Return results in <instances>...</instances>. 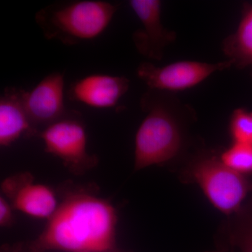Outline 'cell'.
<instances>
[{
    "label": "cell",
    "instance_id": "obj_1",
    "mask_svg": "<svg viewBox=\"0 0 252 252\" xmlns=\"http://www.w3.org/2000/svg\"><path fill=\"white\" fill-rule=\"evenodd\" d=\"M117 225V210L109 200L72 194L58 207L31 251L113 252Z\"/></svg>",
    "mask_w": 252,
    "mask_h": 252
},
{
    "label": "cell",
    "instance_id": "obj_2",
    "mask_svg": "<svg viewBox=\"0 0 252 252\" xmlns=\"http://www.w3.org/2000/svg\"><path fill=\"white\" fill-rule=\"evenodd\" d=\"M118 9L119 5L99 0L59 1L37 11L35 21L46 39L73 46L102 34Z\"/></svg>",
    "mask_w": 252,
    "mask_h": 252
},
{
    "label": "cell",
    "instance_id": "obj_3",
    "mask_svg": "<svg viewBox=\"0 0 252 252\" xmlns=\"http://www.w3.org/2000/svg\"><path fill=\"white\" fill-rule=\"evenodd\" d=\"M141 105L147 114L136 133L135 171L171 160L182 145L177 117L157 91L150 89L142 97Z\"/></svg>",
    "mask_w": 252,
    "mask_h": 252
},
{
    "label": "cell",
    "instance_id": "obj_4",
    "mask_svg": "<svg viewBox=\"0 0 252 252\" xmlns=\"http://www.w3.org/2000/svg\"><path fill=\"white\" fill-rule=\"evenodd\" d=\"M189 178L198 184L215 208L233 215L252 191V181L231 170L215 157L202 158L189 167Z\"/></svg>",
    "mask_w": 252,
    "mask_h": 252
},
{
    "label": "cell",
    "instance_id": "obj_5",
    "mask_svg": "<svg viewBox=\"0 0 252 252\" xmlns=\"http://www.w3.org/2000/svg\"><path fill=\"white\" fill-rule=\"evenodd\" d=\"M77 112L70 111L67 116L44 127L39 132L47 153L62 160L65 166L74 171H83L97 162L88 153L85 127L78 119Z\"/></svg>",
    "mask_w": 252,
    "mask_h": 252
},
{
    "label": "cell",
    "instance_id": "obj_6",
    "mask_svg": "<svg viewBox=\"0 0 252 252\" xmlns=\"http://www.w3.org/2000/svg\"><path fill=\"white\" fill-rule=\"evenodd\" d=\"M233 65L230 60L216 63L179 61L162 67L145 62L139 65L137 74L151 90L178 91L193 88Z\"/></svg>",
    "mask_w": 252,
    "mask_h": 252
},
{
    "label": "cell",
    "instance_id": "obj_7",
    "mask_svg": "<svg viewBox=\"0 0 252 252\" xmlns=\"http://www.w3.org/2000/svg\"><path fill=\"white\" fill-rule=\"evenodd\" d=\"M129 4L142 26L132 34L135 47L144 57L160 61L165 48L176 39L175 33L166 29L162 25L161 1L130 0Z\"/></svg>",
    "mask_w": 252,
    "mask_h": 252
},
{
    "label": "cell",
    "instance_id": "obj_8",
    "mask_svg": "<svg viewBox=\"0 0 252 252\" xmlns=\"http://www.w3.org/2000/svg\"><path fill=\"white\" fill-rule=\"evenodd\" d=\"M1 190L15 210L34 218L49 220L59 207L54 190L48 186L34 183L30 173L6 179Z\"/></svg>",
    "mask_w": 252,
    "mask_h": 252
},
{
    "label": "cell",
    "instance_id": "obj_9",
    "mask_svg": "<svg viewBox=\"0 0 252 252\" xmlns=\"http://www.w3.org/2000/svg\"><path fill=\"white\" fill-rule=\"evenodd\" d=\"M64 75L56 72L44 77L31 91H26V112L36 130L38 126L47 127L69 112L64 106Z\"/></svg>",
    "mask_w": 252,
    "mask_h": 252
},
{
    "label": "cell",
    "instance_id": "obj_10",
    "mask_svg": "<svg viewBox=\"0 0 252 252\" xmlns=\"http://www.w3.org/2000/svg\"><path fill=\"white\" fill-rule=\"evenodd\" d=\"M130 80L125 77L92 74L73 83L68 98L95 108H112L128 91Z\"/></svg>",
    "mask_w": 252,
    "mask_h": 252
},
{
    "label": "cell",
    "instance_id": "obj_11",
    "mask_svg": "<svg viewBox=\"0 0 252 252\" xmlns=\"http://www.w3.org/2000/svg\"><path fill=\"white\" fill-rule=\"evenodd\" d=\"M26 91L8 87L0 97V145L9 147L23 135L38 131L32 125L25 106Z\"/></svg>",
    "mask_w": 252,
    "mask_h": 252
},
{
    "label": "cell",
    "instance_id": "obj_12",
    "mask_svg": "<svg viewBox=\"0 0 252 252\" xmlns=\"http://www.w3.org/2000/svg\"><path fill=\"white\" fill-rule=\"evenodd\" d=\"M223 50L233 65H252V6L245 9L234 34L223 41Z\"/></svg>",
    "mask_w": 252,
    "mask_h": 252
},
{
    "label": "cell",
    "instance_id": "obj_13",
    "mask_svg": "<svg viewBox=\"0 0 252 252\" xmlns=\"http://www.w3.org/2000/svg\"><path fill=\"white\" fill-rule=\"evenodd\" d=\"M233 215L228 230L230 243L241 252H252V200Z\"/></svg>",
    "mask_w": 252,
    "mask_h": 252
},
{
    "label": "cell",
    "instance_id": "obj_14",
    "mask_svg": "<svg viewBox=\"0 0 252 252\" xmlns=\"http://www.w3.org/2000/svg\"><path fill=\"white\" fill-rule=\"evenodd\" d=\"M220 160L240 175H252V144L233 142L221 154Z\"/></svg>",
    "mask_w": 252,
    "mask_h": 252
},
{
    "label": "cell",
    "instance_id": "obj_15",
    "mask_svg": "<svg viewBox=\"0 0 252 252\" xmlns=\"http://www.w3.org/2000/svg\"><path fill=\"white\" fill-rule=\"evenodd\" d=\"M229 130L235 143L252 144V112L235 109L230 117Z\"/></svg>",
    "mask_w": 252,
    "mask_h": 252
},
{
    "label": "cell",
    "instance_id": "obj_16",
    "mask_svg": "<svg viewBox=\"0 0 252 252\" xmlns=\"http://www.w3.org/2000/svg\"><path fill=\"white\" fill-rule=\"evenodd\" d=\"M14 207L6 200V198L0 196V225L9 227L14 222Z\"/></svg>",
    "mask_w": 252,
    "mask_h": 252
},
{
    "label": "cell",
    "instance_id": "obj_17",
    "mask_svg": "<svg viewBox=\"0 0 252 252\" xmlns=\"http://www.w3.org/2000/svg\"></svg>",
    "mask_w": 252,
    "mask_h": 252
},
{
    "label": "cell",
    "instance_id": "obj_18",
    "mask_svg": "<svg viewBox=\"0 0 252 252\" xmlns=\"http://www.w3.org/2000/svg\"></svg>",
    "mask_w": 252,
    "mask_h": 252
}]
</instances>
